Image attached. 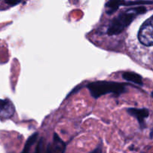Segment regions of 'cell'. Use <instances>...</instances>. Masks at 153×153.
Here are the masks:
<instances>
[{
  "mask_svg": "<svg viewBox=\"0 0 153 153\" xmlns=\"http://www.w3.org/2000/svg\"><path fill=\"white\" fill-rule=\"evenodd\" d=\"M15 113V108L11 101L7 99L0 100V118L10 119Z\"/></svg>",
  "mask_w": 153,
  "mask_h": 153,
  "instance_id": "obj_4",
  "label": "cell"
},
{
  "mask_svg": "<svg viewBox=\"0 0 153 153\" xmlns=\"http://www.w3.org/2000/svg\"><path fill=\"white\" fill-rule=\"evenodd\" d=\"M152 97H153V92H152Z\"/></svg>",
  "mask_w": 153,
  "mask_h": 153,
  "instance_id": "obj_11",
  "label": "cell"
},
{
  "mask_svg": "<svg viewBox=\"0 0 153 153\" xmlns=\"http://www.w3.org/2000/svg\"><path fill=\"white\" fill-rule=\"evenodd\" d=\"M51 149L53 153H64L65 151V143L56 134H54L53 144H52V147Z\"/></svg>",
  "mask_w": 153,
  "mask_h": 153,
  "instance_id": "obj_6",
  "label": "cell"
},
{
  "mask_svg": "<svg viewBox=\"0 0 153 153\" xmlns=\"http://www.w3.org/2000/svg\"><path fill=\"white\" fill-rule=\"evenodd\" d=\"M128 113L138 120L140 126H144L145 119L149 116V111L146 108H131L127 110Z\"/></svg>",
  "mask_w": 153,
  "mask_h": 153,
  "instance_id": "obj_5",
  "label": "cell"
},
{
  "mask_svg": "<svg viewBox=\"0 0 153 153\" xmlns=\"http://www.w3.org/2000/svg\"><path fill=\"white\" fill-rule=\"evenodd\" d=\"M146 9L145 7H137L123 11L111 22L107 33L109 35H117L125 31L136 16L144 13Z\"/></svg>",
  "mask_w": 153,
  "mask_h": 153,
  "instance_id": "obj_1",
  "label": "cell"
},
{
  "mask_svg": "<svg viewBox=\"0 0 153 153\" xmlns=\"http://www.w3.org/2000/svg\"><path fill=\"white\" fill-rule=\"evenodd\" d=\"M93 97L95 99L104 96L108 94H113L114 95H120L126 91V85L123 83L114 82L98 81L91 82L87 85Z\"/></svg>",
  "mask_w": 153,
  "mask_h": 153,
  "instance_id": "obj_2",
  "label": "cell"
},
{
  "mask_svg": "<svg viewBox=\"0 0 153 153\" xmlns=\"http://www.w3.org/2000/svg\"><path fill=\"white\" fill-rule=\"evenodd\" d=\"M138 39L144 46H153V15L141 25L138 32Z\"/></svg>",
  "mask_w": 153,
  "mask_h": 153,
  "instance_id": "obj_3",
  "label": "cell"
},
{
  "mask_svg": "<svg viewBox=\"0 0 153 153\" xmlns=\"http://www.w3.org/2000/svg\"><path fill=\"white\" fill-rule=\"evenodd\" d=\"M123 78L128 82H132V83L137 84V85H141L143 84L142 78L140 75L134 72H125L123 73Z\"/></svg>",
  "mask_w": 153,
  "mask_h": 153,
  "instance_id": "obj_7",
  "label": "cell"
},
{
  "mask_svg": "<svg viewBox=\"0 0 153 153\" xmlns=\"http://www.w3.org/2000/svg\"><path fill=\"white\" fill-rule=\"evenodd\" d=\"M119 6H120V1H108L105 4V7L108 8L107 13L111 14L114 13L118 9Z\"/></svg>",
  "mask_w": 153,
  "mask_h": 153,
  "instance_id": "obj_8",
  "label": "cell"
},
{
  "mask_svg": "<svg viewBox=\"0 0 153 153\" xmlns=\"http://www.w3.org/2000/svg\"><path fill=\"white\" fill-rule=\"evenodd\" d=\"M102 145H100L97 148H96L94 151H92L91 153H102Z\"/></svg>",
  "mask_w": 153,
  "mask_h": 153,
  "instance_id": "obj_10",
  "label": "cell"
},
{
  "mask_svg": "<svg viewBox=\"0 0 153 153\" xmlns=\"http://www.w3.org/2000/svg\"><path fill=\"white\" fill-rule=\"evenodd\" d=\"M37 134H33L31 137H30V138L28 139V141H27L26 144H25V148H24L23 151H22V153H30V151H31V148L32 146V145L34 144V143L35 142L36 139H37Z\"/></svg>",
  "mask_w": 153,
  "mask_h": 153,
  "instance_id": "obj_9",
  "label": "cell"
}]
</instances>
